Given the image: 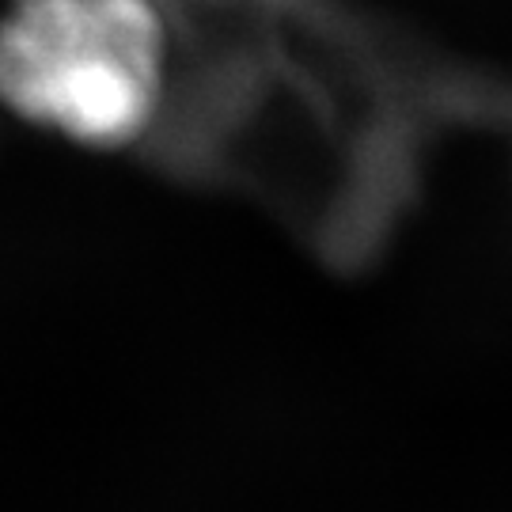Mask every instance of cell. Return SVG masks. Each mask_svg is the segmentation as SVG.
Listing matches in <instances>:
<instances>
[{
  "label": "cell",
  "mask_w": 512,
  "mask_h": 512,
  "mask_svg": "<svg viewBox=\"0 0 512 512\" xmlns=\"http://www.w3.org/2000/svg\"><path fill=\"white\" fill-rule=\"evenodd\" d=\"M152 0H16L0 19V103L80 145H126L164 99Z\"/></svg>",
  "instance_id": "obj_1"
}]
</instances>
